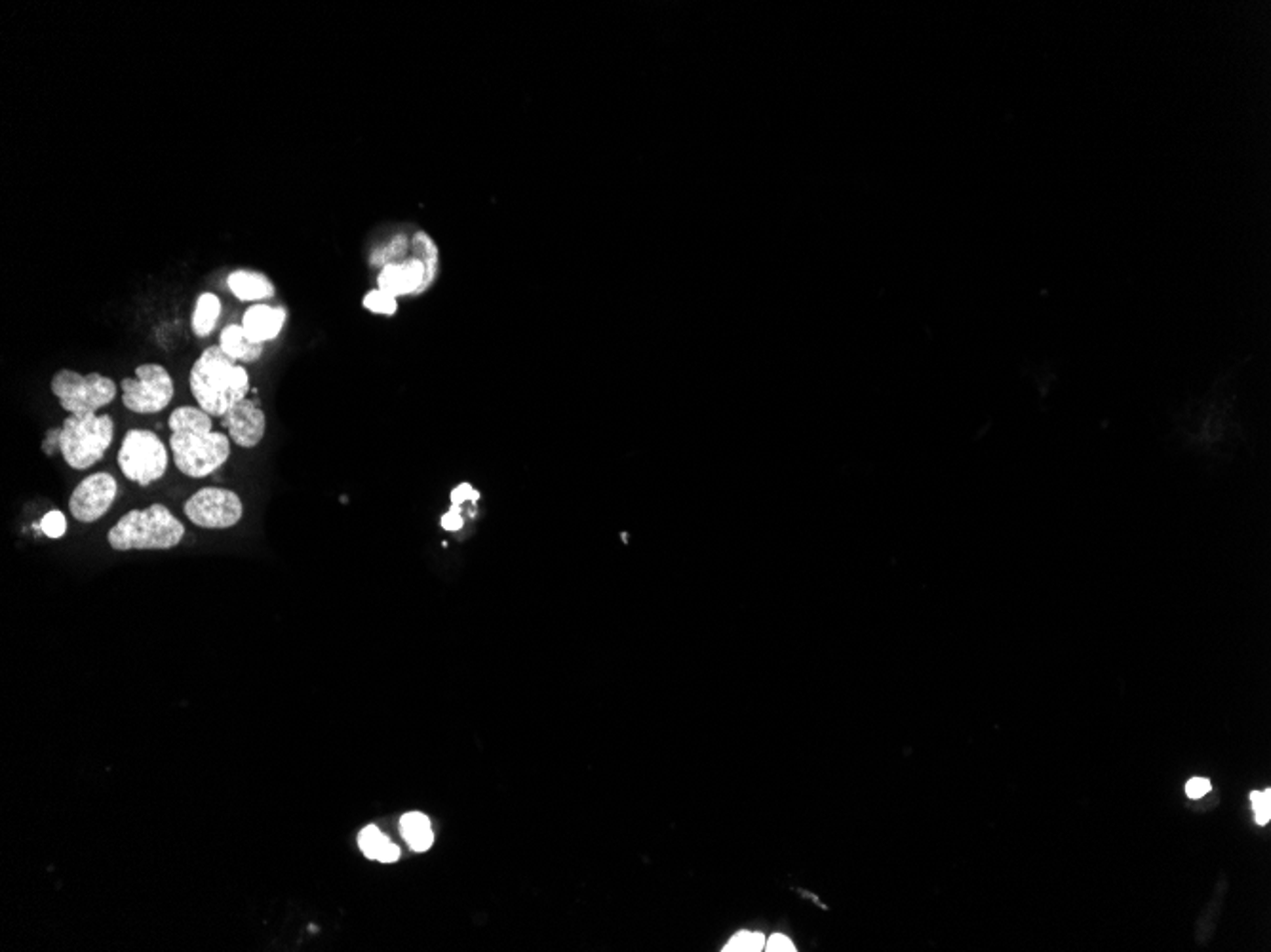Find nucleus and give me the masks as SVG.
Instances as JSON below:
<instances>
[{
    "instance_id": "nucleus-1",
    "label": "nucleus",
    "mask_w": 1271,
    "mask_h": 952,
    "mask_svg": "<svg viewBox=\"0 0 1271 952\" xmlns=\"http://www.w3.org/2000/svg\"><path fill=\"white\" fill-rule=\"evenodd\" d=\"M372 267H379L377 290L393 297L421 295L438 276L440 253L435 240L425 232H400L374 249Z\"/></svg>"
},
{
    "instance_id": "nucleus-2",
    "label": "nucleus",
    "mask_w": 1271,
    "mask_h": 952,
    "mask_svg": "<svg viewBox=\"0 0 1271 952\" xmlns=\"http://www.w3.org/2000/svg\"><path fill=\"white\" fill-rule=\"evenodd\" d=\"M169 449L175 468L202 479L217 472L230 456V437L213 432L211 414L200 407H177L167 418Z\"/></svg>"
},
{
    "instance_id": "nucleus-3",
    "label": "nucleus",
    "mask_w": 1271,
    "mask_h": 952,
    "mask_svg": "<svg viewBox=\"0 0 1271 952\" xmlns=\"http://www.w3.org/2000/svg\"><path fill=\"white\" fill-rule=\"evenodd\" d=\"M188 386L200 409L221 418L250 392V374L217 345L194 361Z\"/></svg>"
},
{
    "instance_id": "nucleus-4",
    "label": "nucleus",
    "mask_w": 1271,
    "mask_h": 952,
    "mask_svg": "<svg viewBox=\"0 0 1271 952\" xmlns=\"http://www.w3.org/2000/svg\"><path fill=\"white\" fill-rule=\"evenodd\" d=\"M185 537V527L164 504H153L146 510H132L109 531L107 540L113 550H169Z\"/></svg>"
},
{
    "instance_id": "nucleus-5",
    "label": "nucleus",
    "mask_w": 1271,
    "mask_h": 952,
    "mask_svg": "<svg viewBox=\"0 0 1271 952\" xmlns=\"http://www.w3.org/2000/svg\"><path fill=\"white\" fill-rule=\"evenodd\" d=\"M115 437L109 414L67 416L58 434V447L73 470H88L104 458Z\"/></svg>"
},
{
    "instance_id": "nucleus-6",
    "label": "nucleus",
    "mask_w": 1271,
    "mask_h": 952,
    "mask_svg": "<svg viewBox=\"0 0 1271 952\" xmlns=\"http://www.w3.org/2000/svg\"><path fill=\"white\" fill-rule=\"evenodd\" d=\"M52 393L69 414H98L117 397V382L102 373L81 374L62 369L52 376Z\"/></svg>"
},
{
    "instance_id": "nucleus-7",
    "label": "nucleus",
    "mask_w": 1271,
    "mask_h": 952,
    "mask_svg": "<svg viewBox=\"0 0 1271 952\" xmlns=\"http://www.w3.org/2000/svg\"><path fill=\"white\" fill-rule=\"evenodd\" d=\"M167 462V447L155 432L144 428L126 432L119 451V468L126 479L147 487L164 477Z\"/></svg>"
},
{
    "instance_id": "nucleus-8",
    "label": "nucleus",
    "mask_w": 1271,
    "mask_h": 952,
    "mask_svg": "<svg viewBox=\"0 0 1271 952\" xmlns=\"http://www.w3.org/2000/svg\"><path fill=\"white\" fill-rule=\"evenodd\" d=\"M123 403L132 413L155 414L164 411L173 399V380L166 367L159 363H144L136 369V378L121 382Z\"/></svg>"
},
{
    "instance_id": "nucleus-9",
    "label": "nucleus",
    "mask_w": 1271,
    "mask_h": 952,
    "mask_svg": "<svg viewBox=\"0 0 1271 952\" xmlns=\"http://www.w3.org/2000/svg\"><path fill=\"white\" fill-rule=\"evenodd\" d=\"M190 523L202 529H230L244 516L242 500L229 489L204 487L183 506Z\"/></svg>"
},
{
    "instance_id": "nucleus-10",
    "label": "nucleus",
    "mask_w": 1271,
    "mask_h": 952,
    "mask_svg": "<svg viewBox=\"0 0 1271 952\" xmlns=\"http://www.w3.org/2000/svg\"><path fill=\"white\" fill-rule=\"evenodd\" d=\"M117 495H119L117 479L107 472H98V474L84 477L83 481L77 485V489L69 498V510L73 518L81 523H96L111 510Z\"/></svg>"
},
{
    "instance_id": "nucleus-11",
    "label": "nucleus",
    "mask_w": 1271,
    "mask_h": 952,
    "mask_svg": "<svg viewBox=\"0 0 1271 952\" xmlns=\"http://www.w3.org/2000/svg\"><path fill=\"white\" fill-rule=\"evenodd\" d=\"M221 424L223 428L229 430L230 439L242 449L257 447L267 430V418L263 409L259 407L255 399H248V397H244L234 407H230L229 411L221 416Z\"/></svg>"
},
{
    "instance_id": "nucleus-12",
    "label": "nucleus",
    "mask_w": 1271,
    "mask_h": 952,
    "mask_svg": "<svg viewBox=\"0 0 1271 952\" xmlns=\"http://www.w3.org/2000/svg\"><path fill=\"white\" fill-rule=\"evenodd\" d=\"M284 324H286L284 309L261 305V303H255L244 312V318H242L244 332L248 333L255 343H261V345H265L267 341H274L282 332Z\"/></svg>"
},
{
    "instance_id": "nucleus-13",
    "label": "nucleus",
    "mask_w": 1271,
    "mask_h": 952,
    "mask_svg": "<svg viewBox=\"0 0 1271 952\" xmlns=\"http://www.w3.org/2000/svg\"><path fill=\"white\" fill-rule=\"evenodd\" d=\"M230 293L244 303H259L274 297V284L271 278L257 270H234L227 278Z\"/></svg>"
},
{
    "instance_id": "nucleus-14",
    "label": "nucleus",
    "mask_w": 1271,
    "mask_h": 952,
    "mask_svg": "<svg viewBox=\"0 0 1271 952\" xmlns=\"http://www.w3.org/2000/svg\"><path fill=\"white\" fill-rule=\"evenodd\" d=\"M219 347L221 351L232 357L238 363H251L255 359L261 357L263 354V345L255 343L248 333L244 332L242 324H230L219 337Z\"/></svg>"
},
{
    "instance_id": "nucleus-15",
    "label": "nucleus",
    "mask_w": 1271,
    "mask_h": 952,
    "mask_svg": "<svg viewBox=\"0 0 1271 952\" xmlns=\"http://www.w3.org/2000/svg\"><path fill=\"white\" fill-rule=\"evenodd\" d=\"M400 831H402L404 840L408 842V846L414 851H427L435 842V833H433L429 818L419 814V812H410V814L402 816Z\"/></svg>"
},
{
    "instance_id": "nucleus-16",
    "label": "nucleus",
    "mask_w": 1271,
    "mask_h": 952,
    "mask_svg": "<svg viewBox=\"0 0 1271 952\" xmlns=\"http://www.w3.org/2000/svg\"><path fill=\"white\" fill-rule=\"evenodd\" d=\"M358 844L368 859H377L381 863H395L400 857V848L397 844H393L376 826H370L360 833Z\"/></svg>"
},
{
    "instance_id": "nucleus-17",
    "label": "nucleus",
    "mask_w": 1271,
    "mask_h": 952,
    "mask_svg": "<svg viewBox=\"0 0 1271 952\" xmlns=\"http://www.w3.org/2000/svg\"><path fill=\"white\" fill-rule=\"evenodd\" d=\"M221 316V301L215 293H202L194 305L190 328L196 337H208L215 330Z\"/></svg>"
},
{
    "instance_id": "nucleus-18",
    "label": "nucleus",
    "mask_w": 1271,
    "mask_h": 952,
    "mask_svg": "<svg viewBox=\"0 0 1271 952\" xmlns=\"http://www.w3.org/2000/svg\"><path fill=\"white\" fill-rule=\"evenodd\" d=\"M364 307L374 314H383V316H395L398 311L397 297L385 293L381 290H372L366 293L364 297Z\"/></svg>"
},
{
    "instance_id": "nucleus-19",
    "label": "nucleus",
    "mask_w": 1271,
    "mask_h": 952,
    "mask_svg": "<svg viewBox=\"0 0 1271 952\" xmlns=\"http://www.w3.org/2000/svg\"><path fill=\"white\" fill-rule=\"evenodd\" d=\"M766 949V939L762 933L739 932L726 945V952H758Z\"/></svg>"
},
{
    "instance_id": "nucleus-20",
    "label": "nucleus",
    "mask_w": 1271,
    "mask_h": 952,
    "mask_svg": "<svg viewBox=\"0 0 1271 952\" xmlns=\"http://www.w3.org/2000/svg\"><path fill=\"white\" fill-rule=\"evenodd\" d=\"M1252 810L1258 826H1268L1271 820V791H1254L1251 795Z\"/></svg>"
},
{
    "instance_id": "nucleus-21",
    "label": "nucleus",
    "mask_w": 1271,
    "mask_h": 952,
    "mask_svg": "<svg viewBox=\"0 0 1271 952\" xmlns=\"http://www.w3.org/2000/svg\"><path fill=\"white\" fill-rule=\"evenodd\" d=\"M41 527L46 537H50V539H62L63 535H65V531H67V521H65V516H63L62 512L54 510V512H48V514L42 518Z\"/></svg>"
},
{
    "instance_id": "nucleus-22",
    "label": "nucleus",
    "mask_w": 1271,
    "mask_h": 952,
    "mask_svg": "<svg viewBox=\"0 0 1271 952\" xmlns=\"http://www.w3.org/2000/svg\"><path fill=\"white\" fill-rule=\"evenodd\" d=\"M1210 789H1212V786H1210L1209 780L1193 778V780H1189L1188 786H1186V793H1188L1189 799H1203Z\"/></svg>"
},
{
    "instance_id": "nucleus-23",
    "label": "nucleus",
    "mask_w": 1271,
    "mask_h": 952,
    "mask_svg": "<svg viewBox=\"0 0 1271 952\" xmlns=\"http://www.w3.org/2000/svg\"><path fill=\"white\" fill-rule=\"evenodd\" d=\"M766 951L794 952L795 951V947H794L793 941H791V939H789L787 935H781V933H775L772 939H770V941L766 943Z\"/></svg>"
},
{
    "instance_id": "nucleus-24",
    "label": "nucleus",
    "mask_w": 1271,
    "mask_h": 952,
    "mask_svg": "<svg viewBox=\"0 0 1271 952\" xmlns=\"http://www.w3.org/2000/svg\"><path fill=\"white\" fill-rule=\"evenodd\" d=\"M478 493H477V491H475L469 483L459 485L458 489L452 493V502H454L458 508L459 506H463L465 502H469V500H478Z\"/></svg>"
},
{
    "instance_id": "nucleus-25",
    "label": "nucleus",
    "mask_w": 1271,
    "mask_h": 952,
    "mask_svg": "<svg viewBox=\"0 0 1271 952\" xmlns=\"http://www.w3.org/2000/svg\"><path fill=\"white\" fill-rule=\"evenodd\" d=\"M442 527H444L446 531H459V529L463 527V518H461V514H459L458 506H456V510H450V512L442 518Z\"/></svg>"
}]
</instances>
